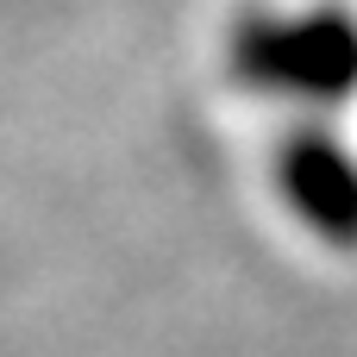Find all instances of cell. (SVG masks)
Returning <instances> with one entry per match:
<instances>
[{
    "instance_id": "1",
    "label": "cell",
    "mask_w": 357,
    "mask_h": 357,
    "mask_svg": "<svg viewBox=\"0 0 357 357\" xmlns=\"http://www.w3.org/2000/svg\"><path fill=\"white\" fill-rule=\"evenodd\" d=\"M251 69L295 94H339L357 82V31L339 19H301L251 44Z\"/></svg>"
},
{
    "instance_id": "2",
    "label": "cell",
    "mask_w": 357,
    "mask_h": 357,
    "mask_svg": "<svg viewBox=\"0 0 357 357\" xmlns=\"http://www.w3.org/2000/svg\"><path fill=\"white\" fill-rule=\"evenodd\" d=\"M289 201L307 213V226L357 238V163L333 151V138H301L289 151Z\"/></svg>"
}]
</instances>
